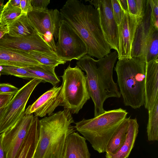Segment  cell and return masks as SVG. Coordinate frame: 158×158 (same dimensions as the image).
<instances>
[{"instance_id": "cell-19", "label": "cell", "mask_w": 158, "mask_h": 158, "mask_svg": "<svg viewBox=\"0 0 158 158\" xmlns=\"http://www.w3.org/2000/svg\"><path fill=\"white\" fill-rule=\"evenodd\" d=\"M86 139L77 132L68 137L63 158H90Z\"/></svg>"}, {"instance_id": "cell-8", "label": "cell", "mask_w": 158, "mask_h": 158, "mask_svg": "<svg viewBox=\"0 0 158 158\" xmlns=\"http://www.w3.org/2000/svg\"><path fill=\"white\" fill-rule=\"evenodd\" d=\"M27 15L34 30L56 52L54 38L56 40L58 39L59 27L62 20L60 11L57 9L42 11L33 10Z\"/></svg>"}, {"instance_id": "cell-5", "label": "cell", "mask_w": 158, "mask_h": 158, "mask_svg": "<svg viewBox=\"0 0 158 158\" xmlns=\"http://www.w3.org/2000/svg\"><path fill=\"white\" fill-rule=\"evenodd\" d=\"M61 77V106L72 114H78L90 98L86 75L77 65L72 68L69 64Z\"/></svg>"}, {"instance_id": "cell-23", "label": "cell", "mask_w": 158, "mask_h": 158, "mask_svg": "<svg viewBox=\"0 0 158 158\" xmlns=\"http://www.w3.org/2000/svg\"><path fill=\"white\" fill-rule=\"evenodd\" d=\"M129 118H126L113 135L106 146V155L115 153L122 146L126 138Z\"/></svg>"}, {"instance_id": "cell-30", "label": "cell", "mask_w": 158, "mask_h": 158, "mask_svg": "<svg viewBox=\"0 0 158 158\" xmlns=\"http://www.w3.org/2000/svg\"><path fill=\"white\" fill-rule=\"evenodd\" d=\"M147 0H127L128 12L137 18L144 15Z\"/></svg>"}, {"instance_id": "cell-17", "label": "cell", "mask_w": 158, "mask_h": 158, "mask_svg": "<svg viewBox=\"0 0 158 158\" xmlns=\"http://www.w3.org/2000/svg\"><path fill=\"white\" fill-rule=\"evenodd\" d=\"M158 101V58L146 63L144 104L145 108L151 110Z\"/></svg>"}, {"instance_id": "cell-16", "label": "cell", "mask_w": 158, "mask_h": 158, "mask_svg": "<svg viewBox=\"0 0 158 158\" xmlns=\"http://www.w3.org/2000/svg\"><path fill=\"white\" fill-rule=\"evenodd\" d=\"M137 19L138 24L132 44L131 58L143 57L146 42L153 31L156 29L152 21L149 0H147L143 15Z\"/></svg>"}, {"instance_id": "cell-26", "label": "cell", "mask_w": 158, "mask_h": 158, "mask_svg": "<svg viewBox=\"0 0 158 158\" xmlns=\"http://www.w3.org/2000/svg\"><path fill=\"white\" fill-rule=\"evenodd\" d=\"M28 53L42 64L56 67L66 62L59 58L55 52L45 53L32 51Z\"/></svg>"}, {"instance_id": "cell-31", "label": "cell", "mask_w": 158, "mask_h": 158, "mask_svg": "<svg viewBox=\"0 0 158 158\" xmlns=\"http://www.w3.org/2000/svg\"><path fill=\"white\" fill-rule=\"evenodd\" d=\"M111 2L114 18L118 26L121 22L123 11L121 8L118 0H111Z\"/></svg>"}, {"instance_id": "cell-34", "label": "cell", "mask_w": 158, "mask_h": 158, "mask_svg": "<svg viewBox=\"0 0 158 158\" xmlns=\"http://www.w3.org/2000/svg\"><path fill=\"white\" fill-rule=\"evenodd\" d=\"M16 87L9 83L0 84V93L15 94L18 91Z\"/></svg>"}, {"instance_id": "cell-2", "label": "cell", "mask_w": 158, "mask_h": 158, "mask_svg": "<svg viewBox=\"0 0 158 158\" xmlns=\"http://www.w3.org/2000/svg\"><path fill=\"white\" fill-rule=\"evenodd\" d=\"M68 109L40 120L39 139L33 158H63L68 136L75 131Z\"/></svg>"}, {"instance_id": "cell-10", "label": "cell", "mask_w": 158, "mask_h": 158, "mask_svg": "<svg viewBox=\"0 0 158 158\" xmlns=\"http://www.w3.org/2000/svg\"><path fill=\"white\" fill-rule=\"evenodd\" d=\"M34 116L24 114L10 128L1 134L5 158H16Z\"/></svg>"}, {"instance_id": "cell-33", "label": "cell", "mask_w": 158, "mask_h": 158, "mask_svg": "<svg viewBox=\"0 0 158 158\" xmlns=\"http://www.w3.org/2000/svg\"><path fill=\"white\" fill-rule=\"evenodd\" d=\"M50 0H31L33 10L42 11L48 10V6L50 3Z\"/></svg>"}, {"instance_id": "cell-43", "label": "cell", "mask_w": 158, "mask_h": 158, "mask_svg": "<svg viewBox=\"0 0 158 158\" xmlns=\"http://www.w3.org/2000/svg\"><path fill=\"white\" fill-rule=\"evenodd\" d=\"M4 108L5 107L0 109V118H1L2 114L3 113Z\"/></svg>"}, {"instance_id": "cell-39", "label": "cell", "mask_w": 158, "mask_h": 158, "mask_svg": "<svg viewBox=\"0 0 158 158\" xmlns=\"http://www.w3.org/2000/svg\"><path fill=\"white\" fill-rule=\"evenodd\" d=\"M21 0H10L8 2L13 6L20 8Z\"/></svg>"}, {"instance_id": "cell-13", "label": "cell", "mask_w": 158, "mask_h": 158, "mask_svg": "<svg viewBox=\"0 0 158 158\" xmlns=\"http://www.w3.org/2000/svg\"><path fill=\"white\" fill-rule=\"evenodd\" d=\"M118 57V52L115 50L104 57L96 60L99 81L108 98H119L121 96L117 84L113 79V69Z\"/></svg>"}, {"instance_id": "cell-22", "label": "cell", "mask_w": 158, "mask_h": 158, "mask_svg": "<svg viewBox=\"0 0 158 158\" xmlns=\"http://www.w3.org/2000/svg\"><path fill=\"white\" fill-rule=\"evenodd\" d=\"M6 26L8 30L7 34L12 37L28 36L37 32L31 25L27 15L23 13Z\"/></svg>"}, {"instance_id": "cell-29", "label": "cell", "mask_w": 158, "mask_h": 158, "mask_svg": "<svg viewBox=\"0 0 158 158\" xmlns=\"http://www.w3.org/2000/svg\"><path fill=\"white\" fill-rule=\"evenodd\" d=\"M1 74L11 75L24 79L37 78L26 68L18 67L1 66Z\"/></svg>"}, {"instance_id": "cell-20", "label": "cell", "mask_w": 158, "mask_h": 158, "mask_svg": "<svg viewBox=\"0 0 158 158\" xmlns=\"http://www.w3.org/2000/svg\"><path fill=\"white\" fill-rule=\"evenodd\" d=\"M40 120L34 117L16 158H33L39 139Z\"/></svg>"}, {"instance_id": "cell-37", "label": "cell", "mask_w": 158, "mask_h": 158, "mask_svg": "<svg viewBox=\"0 0 158 158\" xmlns=\"http://www.w3.org/2000/svg\"><path fill=\"white\" fill-rule=\"evenodd\" d=\"M122 10L124 12H128L127 0H118Z\"/></svg>"}, {"instance_id": "cell-32", "label": "cell", "mask_w": 158, "mask_h": 158, "mask_svg": "<svg viewBox=\"0 0 158 158\" xmlns=\"http://www.w3.org/2000/svg\"><path fill=\"white\" fill-rule=\"evenodd\" d=\"M152 21L154 27L158 29V0H149Z\"/></svg>"}, {"instance_id": "cell-38", "label": "cell", "mask_w": 158, "mask_h": 158, "mask_svg": "<svg viewBox=\"0 0 158 158\" xmlns=\"http://www.w3.org/2000/svg\"><path fill=\"white\" fill-rule=\"evenodd\" d=\"M8 32V30L7 27L0 24V40L5 35L7 34Z\"/></svg>"}, {"instance_id": "cell-6", "label": "cell", "mask_w": 158, "mask_h": 158, "mask_svg": "<svg viewBox=\"0 0 158 158\" xmlns=\"http://www.w3.org/2000/svg\"><path fill=\"white\" fill-rule=\"evenodd\" d=\"M42 80L33 78L19 89L5 107L0 118V135L12 127L25 114L26 104L32 92Z\"/></svg>"}, {"instance_id": "cell-9", "label": "cell", "mask_w": 158, "mask_h": 158, "mask_svg": "<svg viewBox=\"0 0 158 158\" xmlns=\"http://www.w3.org/2000/svg\"><path fill=\"white\" fill-rule=\"evenodd\" d=\"M76 64L86 73L88 91L94 104V117H96L105 112L103 104L108 98L100 82L96 60L87 54L78 60Z\"/></svg>"}, {"instance_id": "cell-40", "label": "cell", "mask_w": 158, "mask_h": 158, "mask_svg": "<svg viewBox=\"0 0 158 158\" xmlns=\"http://www.w3.org/2000/svg\"><path fill=\"white\" fill-rule=\"evenodd\" d=\"M2 134L0 135V158H5V155L2 146Z\"/></svg>"}, {"instance_id": "cell-35", "label": "cell", "mask_w": 158, "mask_h": 158, "mask_svg": "<svg viewBox=\"0 0 158 158\" xmlns=\"http://www.w3.org/2000/svg\"><path fill=\"white\" fill-rule=\"evenodd\" d=\"M15 94L0 93V109L5 107L11 100Z\"/></svg>"}, {"instance_id": "cell-18", "label": "cell", "mask_w": 158, "mask_h": 158, "mask_svg": "<svg viewBox=\"0 0 158 158\" xmlns=\"http://www.w3.org/2000/svg\"><path fill=\"white\" fill-rule=\"evenodd\" d=\"M40 64L28 53L0 47V66L27 68Z\"/></svg>"}, {"instance_id": "cell-3", "label": "cell", "mask_w": 158, "mask_h": 158, "mask_svg": "<svg viewBox=\"0 0 158 158\" xmlns=\"http://www.w3.org/2000/svg\"><path fill=\"white\" fill-rule=\"evenodd\" d=\"M146 62L143 56L120 60L114 70L125 106L134 109L144 105Z\"/></svg>"}, {"instance_id": "cell-7", "label": "cell", "mask_w": 158, "mask_h": 158, "mask_svg": "<svg viewBox=\"0 0 158 158\" xmlns=\"http://www.w3.org/2000/svg\"><path fill=\"white\" fill-rule=\"evenodd\" d=\"M56 52L62 60L66 62L79 60L87 54V47L82 40L64 21L60 24Z\"/></svg>"}, {"instance_id": "cell-12", "label": "cell", "mask_w": 158, "mask_h": 158, "mask_svg": "<svg viewBox=\"0 0 158 158\" xmlns=\"http://www.w3.org/2000/svg\"><path fill=\"white\" fill-rule=\"evenodd\" d=\"M138 24L136 17L123 12L121 22L118 26V60L131 58L132 45Z\"/></svg>"}, {"instance_id": "cell-44", "label": "cell", "mask_w": 158, "mask_h": 158, "mask_svg": "<svg viewBox=\"0 0 158 158\" xmlns=\"http://www.w3.org/2000/svg\"><path fill=\"white\" fill-rule=\"evenodd\" d=\"M1 73H0V77L1 76Z\"/></svg>"}, {"instance_id": "cell-27", "label": "cell", "mask_w": 158, "mask_h": 158, "mask_svg": "<svg viewBox=\"0 0 158 158\" xmlns=\"http://www.w3.org/2000/svg\"><path fill=\"white\" fill-rule=\"evenodd\" d=\"M143 57L146 63L158 58V29H155L147 40Z\"/></svg>"}, {"instance_id": "cell-25", "label": "cell", "mask_w": 158, "mask_h": 158, "mask_svg": "<svg viewBox=\"0 0 158 158\" xmlns=\"http://www.w3.org/2000/svg\"><path fill=\"white\" fill-rule=\"evenodd\" d=\"M148 119L147 133L149 141L158 140V101L153 107L148 110Z\"/></svg>"}, {"instance_id": "cell-4", "label": "cell", "mask_w": 158, "mask_h": 158, "mask_svg": "<svg viewBox=\"0 0 158 158\" xmlns=\"http://www.w3.org/2000/svg\"><path fill=\"white\" fill-rule=\"evenodd\" d=\"M128 112L121 108L105 110L90 119L83 118L75 123V129L99 153L105 152L106 145Z\"/></svg>"}, {"instance_id": "cell-42", "label": "cell", "mask_w": 158, "mask_h": 158, "mask_svg": "<svg viewBox=\"0 0 158 158\" xmlns=\"http://www.w3.org/2000/svg\"><path fill=\"white\" fill-rule=\"evenodd\" d=\"M4 0H0V14L4 6Z\"/></svg>"}, {"instance_id": "cell-15", "label": "cell", "mask_w": 158, "mask_h": 158, "mask_svg": "<svg viewBox=\"0 0 158 158\" xmlns=\"http://www.w3.org/2000/svg\"><path fill=\"white\" fill-rule=\"evenodd\" d=\"M61 86H53L41 95L25 111L28 114L34 113L35 116L43 117L52 115L56 108L61 106Z\"/></svg>"}, {"instance_id": "cell-21", "label": "cell", "mask_w": 158, "mask_h": 158, "mask_svg": "<svg viewBox=\"0 0 158 158\" xmlns=\"http://www.w3.org/2000/svg\"><path fill=\"white\" fill-rule=\"evenodd\" d=\"M128 126L125 140L115 153L106 155V158H128L133 148L139 132V125L137 119L129 118Z\"/></svg>"}, {"instance_id": "cell-1", "label": "cell", "mask_w": 158, "mask_h": 158, "mask_svg": "<svg viewBox=\"0 0 158 158\" xmlns=\"http://www.w3.org/2000/svg\"><path fill=\"white\" fill-rule=\"evenodd\" d=\"M60 12L62 20L85 44L87 55L99 59L110 53L112 49L105 38L97 9L77 0H69Z\"/></svg>"}, {"instance_id": "cell-11", "label": "cell", "mask_w": 158, "mask_h": 158, "mask_svg": "<svg viewBox=\"0 0 158 158\" xmlns=\"http://www.w3.org/2000/svg\"><path fill=\"white\" fill-rule=\"evenodd\" d=\"M0 47L27 53L32 51L45 53L55 52L37 32L20 37H12L6 34L0 40Z\"/></svg>"}, {"instance_id": "cell-41", "label": "cell", "mask_w": 158, "mask_h": 158, "mask_svg": "<svg viewBox=\"0 0 158 158\" xmlns=\"http://www.w3.org/2000/svg\"><path fill=\"white\" fill-rule=\"evenodd\" d=\"M100 0H85V1H88L90 3L91 5H93L94 7V8L96 9H97V8L98 6V4L100 2Z\"/></svg>"}, {"instance_id": "cell-24", "label": "cell", "mask_w": 158, "mask_h": 158, "mask_svg": "<svg viewBox=\"0 0 158 158\" xmlns=\"http://www.w3.org/2000/svg\"><path fill=\"white\" fill-rule=\"evenodd\" d=\"M55 67L43 64L26 68L29 72L34 75L37 78L41 79L42 82H49L53 86L60 81L55 71Z\"/></svg>"}, {"instance_id": "cell-14", "label": "cell", "mask_w": 158, "mask_h": 158, "mask_svg": "<svg viewBox=\"0 0 158 158\" xmlns=\"http://www.w3.org/2000/svg\"><path fill=\"white\" fill-rule=\"evenodd\" d=\"M101 26L105 38L111 49L118 52V26L114 20L111 0H100L97 8Z\"/></svg>"}, {"instance_id": "cell-36", "label": "cell", "mask_w": 158, "mask_h": 158, "mask_svg": "<svg viewBox=\"0 0 158 158\" xmlns=\"http://www.w3.org/2000/svg\"><path fill=\"white\" fill-rule=\"evenodd\" d=\"M20 8L22 13L26 14L31 11L33 9L31 3V0H21Z\"/></svg>"}, {"instance_id": "cell-28", "label": "cell", "mask_w": 158, "mask_h": 158, "mask_svg": "<svg viewBox=\"0 0 158 158\" xmlns=\"http://www.w3.org/2000/svg\"><path fill=\"white\" fill-rule=\"evenodd\" d=\"M20 8L12 6L8 2L4 5L0 14V24L7 26L13 22L22 14Z\"/></svg>"}]
</instances>
